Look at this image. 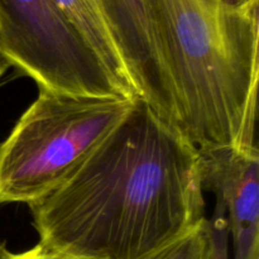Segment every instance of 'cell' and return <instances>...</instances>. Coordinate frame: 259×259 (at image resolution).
Listing matches in <instances>:
<instances>
[{
    "label": "cell",
    "mask_w": 259,
    "mask_h": 259,
    "mask_svg": "<svg viewBox=\"0 0 259 259\" xmlns=\"http://www.w3.org/2000/svg\"><path fill=\"white\" fill-rule=\"evenodd\" d=\"M29 209L47 249L142 259L206 219L199 152L139 98L85 163Z\"/></svg>",
    "instance_id": "obj_1"
},
{
    "label": "cell",
    "mask_w": 259,
    "mask_h": 259,
    "mask_svg": "<svg viewBox=\"0 0 259 259\" xmlns=\"http://www.w3.org/2000/svg\"><path fill=\"white\" fill-rule=\"evenodd\" d=\"M182 136L197 149L257 147L259 0H152Z\"/></svg>",
    "instance_id": "obj_2"
},
{
    "label": "cell",
    "mask_w": 259,
    "mask_h": 259,
    "mask_svg": "<svg viewBox=\"0 0 259 259\" xmlns=\"http://www.w3.org/2000/svg\"><path fill=\"white\" fill-rule=\"evenodd\" d=\"M38 90L0 144V204L32 205L60 189L137 100Z\"/></svg>",
    "instance_id": "obj_3"
},
{
    "label": "cell",
    "mask_w": 259,
    "mask_h": 259,
    "mask_svg": "<svg viewBox=\"0 0 259 259\" xmlns=\"http://www.w3.org/2000/svg\"><path fill=\"white\" fill-rule=\"evenodd\" d=\"M0 43L10 66L29 76L38 89L134 99L52 0H0Z\"/></svg>",
    "instance_id": "obj_4"
},
{
    "label": "cell",
    "mask_w": 259,
    "mask_h": 259,
    "mask_svg": "<svg viewBox=\"0 0 259 259\" xmlns=\"http://www.w3.org/2000/svg\"><path fill=\"white\" fill-rule=\"evenodd\" d=\"M132 82L162 119L180 128L174 85L164 62L152 0H100Z\"/></svg>",
    "instance_id": "obj_5"
},
{
    "label": "cell",
    "mask_w": 259,
    "mask_h": 259,
    "mask_svg": "<svg viewBox=\"0 0 259 259\" xmlns=\"http://www.w3.org/2000/svg\"><path fill=\"white\" fill-rule=\"evenodd\" d=\"M202 189L223 205L232 259H259L258 147L197 149Z\"/></svg>",
    "instance_id": "obj_6"
},
{
    "label": "cell",
    "mask_w": 259,
    "mask_h": 259,
    "mask_svg": "<svg viewBox=\"0 0 259 259\" xmlns=\"http://www.w3.org/2000/svg\"><path fill=\"white\" fill-rule=\"evenodd\" d=\"M86 45L98 56L114 80L129 96L141 98L132 82L118 46L106 23L100 0H52Z\"/></svg>",
    "instance_id": "obj_7"
},
{
    "label": "cell",
    "mask_w": 259,
    "mask_h": 259,
    "mask_svg": "<svg viewBox=\"0 0 259 259\" xmlns=\"http://www.w3.org/2000/svg\"><path fill=\"white\" fill-rule=\"evenodd\" d=\"M210 228L209 220L205 219L194 230L142 259H210Z\"/></svg>",
    "instance_id": "obj_8"
},
{
    "label": "cell",
    "mask_w": 259,
    "mask_h": 259,
    "mask_svg": "<svg viewBox=\"0 0 259 259\" xmlns=\"http://www.w3.org/2000/svg\"><path fill=\"white\" fill-rule=\"evenodd\" d=\"M207 220H209L210 240H211L210 259H232L227 215L224 207L219 201H217L212 217Z\"/></svg>",
    "instance_id": "obj_9"
},
{
    "label": "cell",
    "mask_w": 259,
    "mask_h": 259,
    "mask_svg": "<svg viewBox=\"0 0 259 259\" xmlns=\"http://www.w3.org/2000/svg\"><path fill=\"white\" fill-rule=\"evenodd\" d=\"M0 259H75L71 258L68 255L61 254L58 252H53V250L47 249L43 245H40L38 243L35 247L30 248V249L25 250L22 253H12L9 250L3 254V257Z\"/></svg>",
    "instance_id": "obj_10"
},
{
    "label": "cell",
    "mask_w": 259,
    "mask_h": 259,
    "mask_svg": "<svg viewBox=\"0 0 259 259\" xmlns=\"http://www.w3.org/2000/svg\"><path fill=\"white\" fill-rule=\"evenodd\" d=\"M212 2L222 5V7L228 8V9H238V8H242L245 4H248L250 0H212Z\"/></svg>",
    "instance_id": "obj_11"
},
{
    "label": "cell",
    "mask_w": 259,
    "mask_h": 259,
    "mask_svg": "<svg viewBox=\"0 0 259 259\" xmlns=\"http://www.w3.org/2000/svg\"><path fill=\"white\" fill-rule=\"evenodd\" d=\"M9 67H12V66H10L9 61H8L7 57H5L4 52H3L2 43H0V78H2V76L4 75L5 71H7Z\"/></svg>",
    "instance_id": "obj_12"
},
{
    "label": "cell",
    "mask_w": 259,
    "mask_h": 259,
    "mask_svg": "<svg viewBox=\"0 0 259 259\" xmlns=\"http://www.w3.org/2000/svg\"><path fill=\"white\" fill-rule=\"evenodd\" d=\"M7 248H5V245L3 244V243H0V258L3 257V254H4L5 252H7Z\"/></svg>",
    "instance_id": "obj_13"
}]
</instances>
